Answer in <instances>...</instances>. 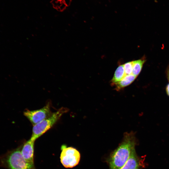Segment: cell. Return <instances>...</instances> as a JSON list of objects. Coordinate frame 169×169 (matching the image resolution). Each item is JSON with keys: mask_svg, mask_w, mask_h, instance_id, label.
Wrapping results in <instances>:
<instances>
[{"mask_svg": "<svg viewBox=\"0 0 169 169\" xmlns=\"http://www.w3.org/2000/svg\"><path fill=\"white\" fill-rule=\"evenodd\" d=\"M124 64L120 65L117 68L110 82L111 85L115 86L126 75Z\"/></svg>", "mask_w": 169, "mask_h": 169, "instance_id": "9", "label": "cell"}, {"mask_svg": "<svg viewBox=\"0 0 169 169\" xmlns=\"http://www.w3.org/2000/svg\"><path fill=\"white\" fill-rule=\"evenodd\" d=\"M136 139L133 132L124 134L122 142L112 152L107 160L110 169H120L125 163L135 149Z\"/></svg>", "mask_w": 169, "mask_h": 169, "instance_id": "1", "label": "cell"}, {"mask_svg": "<svg viewBox=\"0 0 169 169\" xmlns=\"http://www.w3.org/2000/svg\"><path fill=\"white\" fill-rule=\"evenodd\" d=\"M66 107H62L41 122L33 125L31 138L35 141L49 130L64 113L69 111Z\"/></svg>", "mask_w": 169, "mask_h": 169, "instance_id": "3", "label": "cell"}, {"mask_svg": "<svg viewBox=\"0 0 169 169\" xmlns=\"http://www.w3.org/2000/svg\"><path fill=\"white\" fill-rule=\"evenodd\" d=\"M136 76L132 74L126 75L124 78L115 86L117 91H119L132 83L136 79Z\"/></svg>", "mask_w": 169, "mask_h": 169, "instance_id": "8", "label": "cell"}, {"mask_svg": "<svg viewBox=\"0 0 169 169\" xmlns=\"http://www.w3.org/2000/svg\"><path fill=\"white\" fill-rule=\"evenodd\" d=\"M124 67L126 75L132 74L133 69V62H127L124 64Z\"/></svg>", "mask_w": 169, "mask_h": 169, "instance_id": "11", "label": "cell"}, {"mask_svg": "<svg viewBox=\"0 0 169 169\" xmlns=\"http://www.w3.org/2000/svg\"><path fill=\"white\" fill-rule=\"evenodd\" d=\"M21 146L9 151L0 156V167L7 169H36L34 165L28 162L23 157Z\"/></svg>", "mask_w": 169, "mask_h": 169, "instance_id": "2", "label": "cell"}, {"mask_svg": "<svg viewBox=\"0 0 169 169\" xmlns=\"http://www.w3.org/2000/svg\"><path fill=\"white\" fill-rule=\"evenodd\" d=\"M60 149V161L64 167L72 168L79 164L80 154L77 149L71 146H68L65 144L62 145Z\"/></svg>", "mask_w": 169, "mask_h": 169, "instance_id": "4", "label": "cell"}, {"mask_svg": "<svg viewBox=\"0 0 169 169\" xmlns=\"http://www.w3.org/2000/svg\"><path fill=\"white\" fill-rule=\"evenodd\" d=\"M142 164L141 161L137 156L135 149L125 164L120 169H140Z\"/></svg>", "mask_w": 169, "mask_h": 169, "instance_id": "7", "label": "cell"}, {"mask_svg": "<svg viewBox=\"0 0 169 169\" xmlns=\"http://www.w3.org/2000/svg\"><path fill=\"white\" fill-rule=\"evenodd\" d=\"M52 113L49 102L41 109L33 110H27L24 112V115L34 125L50 116Z\"/></svg>", "mask_w": 169, "mask_h": 169, "instance_id": "5", "label": "cell"}, {"mask_svg": "<svg viewBox=\"0 0 169 169\" xmlns=\"http://www.w3.org/2000/svg\"><path fill=\"white\" fill-rule=\"evenodd\" d=\"M167 77L168 81L169 82V69L167 70Z\"/></svg>", "mask_w": 169, "mask_h": 169, "instance_id": "13", "label": "cell"}, {"mask_svg": "<svg viewBox=\"0 0 169 169\" xmlns=\"http://www.w3.org/2000/svg\"><path fill=\"white\" fill-rule=\"evenodd\" d=\"M145 61L144 59L132 61L133 69L132 74L137 77L140 73Z\"/></svg>", "mask_w": 169, "mask_h": 169, "instance_id": "10", "label": "cell"}, {"mask_svg": "<svg viewBox=\"0 0 169 169\" xmlns=\"http://www.w3.org/2000/svg\"><path fill=\"white\" fill-rule=\"evenodd\" d=\"M166 90L167 94L169 96V83L167 85Z\"/></svg>", "mask_w": 169, "mask_h": 169, "instance_id": "12", "label": "cell"}, {"mask_svg": "<svg viewBox=\"0 0 169 169\" xmlns=\"http://www.w3.org/2000/svg\"><path fill=\"white\" fill-rule=\"evenodd\" d=\"M35 141L30 138L21 146L22 154L25 159L29 163L34 164V147Z\"/></svg>", "mask_w": 169, "mask_h": 169, "instance_id": "6", "label": "cell"}]
</instances>
